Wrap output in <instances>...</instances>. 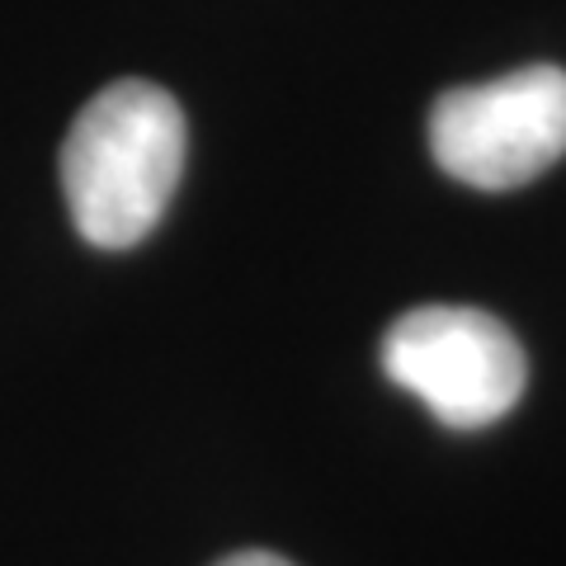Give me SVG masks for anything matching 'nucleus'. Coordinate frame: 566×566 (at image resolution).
Wrapping results in <instances>:
<instances>
[{
    "label": "nucleus",
    "mask_w": 566,
    "mask_h": 566,
    "mask_svg": "<svg viewBox=\"0 0 566 566\" xmlns=\"http://www.w3.org/2000/svg\"><path fill=\"white\" fill-rule=\"evenodd\" d=\"M382 368L449 430H482L524 397L528 359L515 331L476 307H416L382 335Z\"/></svg>",
    "instance_id": "nucleus-3"
},
{
    "label": "nucleus",
    "mask_w": 566,
    "mask_h": 566,
    "mask_svg": "<svg viewBox=\"0 0 566 566\" xmlns=\"http://www.w3.org/2000/svg\"><path fill=\"white\" fill-rule=\"evenodd\" d=\"M430 151L472 189H520L566 156V71L520 66L486 85L444 91L430 109Z\"/></svg>",
    "instance_id": "nucleus-2"
},
{
    "label": "nucleus",
    "mask_w": 566,
    "mask_h": 566,
    "mask_svg": "<svg viewBox=\"0 0 566 566\" xmlns=\"http://www.w3.org/2000/svg\"><path fill=\"white\" fill-rule=\"evenodd\" d=\"M185 170V114L170 91L123 76L85 104L62 142V193L76 232L128 251L161 222Z\"/></svg>",
    "instance_id": "nucleus-1"
},
{
    "label": "nucleus",
    "mask_w": 566,
    "mask_h": 566,
    "mask_svg": "<svg viewBox=\"0 0 566 566\" xmlns=\"http://www.w3.org/2000/svg\"><path fill=\"white\" fill-rule=\"evenodd\" d=\"M218 566H293V562H283L274 553H237V557H222Z\"/></svg>",
    "instance_id": "nucleus-4"
}]
</instances>
